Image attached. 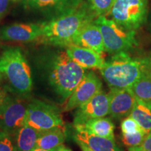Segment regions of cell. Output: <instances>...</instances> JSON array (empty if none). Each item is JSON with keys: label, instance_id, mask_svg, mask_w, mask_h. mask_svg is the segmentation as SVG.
<instances>
[{"label": "cell", "instance_id": "cell-14", "mask_svg": "<svg viewBox=\"0 0 151 151\" xmlns=\"http://www.w3.org/2000/svg\"><path fill=\"white\" fill-rule=\"evenodd\" d=\"M66 52L71 60L86 69H100L106 62L102 55L85 47L71 45L67 47Z\"/></svg>", "mask_w": 151, "mask_h": 151}, {"label": "cell", "instance_id": "cell-29", "mask_svg": "<svg viewBox=\"0 0 151 151\" xmlns=\"http://www.w3.org/2000/svg\"><path fill=\"white\" fill-rule=\"evenodd\" d=\"M60 147H59V148L52 149V150H44V149H41V148H34L33 150H32L31 151H58V149L60 148Z\"/></svg>", "mask_w": 151, "mask_h": 151}, {"label": "cell", "instance_id": "cell-15", "mask_svg": "<svg viewBox=\"0 0 151 151\" xmlns=\"http://www.w3.org/2000/svg\"><path fill=\"white\" fill-rule=\"evenodd\" d=\"M76 143H82L93 151H122L114 140L92 134L85 131H76L73 135Z\"/></svg>", "mask_w": 151, "mask_h": 151}, {"label": "cell", "instance_id": "cell-3", "mask_svg": "<svg viewBox=\"0 0 151 151\" xmlns=\"http://www.w3.org/2000/svg\"><path fill=\"white\" fill-rule=\"evenodd\" d=\"M86 69L72 60L66 51H60L52 60L49 81L55 92L67 99L86 74Z\"/></svg>", "mask_w": 151, "mask_h": 151}, {"label": "cell", "instance_id": "cell-20", "mask_svg": "<svg viewBox=\"0 0 151 151\" xmlns=\"http://www.w3.org/2000/svg\"><path fill=\"white\" fill-rule=\"evenodd\" d=\"M78 0H26L27 8L50 11L52 16L71 6Z\"/></svg>", "mask_w": 151, "mask_h": 151}, {"label": "cell", "instance_id": "cell-2", "mask_svg": "<svg viewBox=\"0 0 151 151\" xmlns=\"http://www.w3.org/2000/svg\"><path fill=\"white\" fill-rule=\"evenodd\" d=\"M99 70L110 88H130L139 79L151 73L149 61L132 58L126 52L113 55Z\"/></svg>", "mask_w": 151, "mask_h": 151}, {"label": "cell", "instance_id": "cell-12", "mask_svg": "<svg viewBox=\"0 0 151 151\" xmlns=\"http://www.w3.org/2000/svg\"><path fill=\"white\" fill-rule=\"evenodd\" d=\"M43 24L22 23L6 26L1 29L4 40L28 42L38 39L42 35Z\"/></svg>", "mask_w": 151, "mask_h": 151}, {"label": "cell", "instance_id": "cell-24", "mask_svg": "<svg viewBox=\"0 0 151 151\" xmlns=\"http://www.w3.org/2000/svg\"><path fill=\"white\" fill-rule=\"evenodd\" d=\"M0 151H18L12 136L0 129Z\"/></svg>", "mask_w": 151, "mask_h": 151}, {"label": "cell", "instance_id": "cell-23", "mask_svg": "<svg viewBox=\"0 0 151 151\" xmlns=\"http://www.w3.org/2000/svg\"><path fill=\"white\" fill-rule=\"evenodd\" d=\"M148 133L144 130H140L132 134H121L122 141L128 148L140 145Z\"/></svg>", "mask_w": 151, "mask_h": 151}, {"label": "cell", "instance_id": "cell-16", "mask_svg": "<svg viewBox=\"0 0 151 151\" xmlns=\"http://www.w3.org/2000/svg\"><path fill=\"white\" fill-rule=\"evenodd\" d=\"M76 131H85L92 134L114 140L115 126L109 118L103 117L88 120L83 125L75 127Z\"/></svg>", "mask_w": 151, "mask_h": 151}, {"label": "cell", "instance_id": "cell-11", "mask_svg": "<svg viewBox=\"0 0 151 151\" xmlns=\"http://www.w3.org/2000/svg\"><path fill=\"white\" fill-rule=\"evenodd\" d=\"M109 115L114 119H121L129 116L137 97L129 88H110Z\"/></svg>", "mask_w": 151, "mask_h": 151}, {"label": "cell", "instance_id": "cell-31", "mask_svg": "<svg viewBox=\"0 0 151 151\" xmlns=\"http://www.w3.org/2000/svg\"><path fill=\"white\" fill-rule=\"evenodd\" d=\"M2 97H1V94H0V104H1V101H2Z\"/></svg>", "mask_w": 151, "mask_h": 151}, {"label": "cell", "instance_id": "cell-26", "mask_svg": "<svg viewBox=\"0 0 151 151\" xmlns=\"http://www.w3.org/2000/svg\"><path fill=\"white\" fill-rule=\"evenodd\" d=\"M129 151H151V131L147 134L140 145L129 148Z\"/></svg>", "mask_w": 151, "mask_h": 151}, {"label": "cell", "instance_id": "cell-33", "mask_svg": "<svg viewBox=\"0 0 151 151\" xmlns=\"http://www.w3.org/2000/svg\"><path fill=\"white\" fill-rule=\"evenodd\" d=\"M1 73L0 72V80H1Z\"/></svg>", "mask_w": 151, "mask_h": 151}, {"label": "cell", "instance_id": "cell-21", "mask_svg": "<svg viewBox=\"0 0 151 151\" xmlns=\"http://www.w3.org/2000/svg\"><path fill=\"white\" fill-rule=\"evenodd\" d=\"M130 89L137 99L151 102V73L139 79Z\"/></svg>", "mask_w": 151, "mask_h": 151}, {"label": "cell", "instance_id": "cell-7", "mask_svg": "<svg viewBox=\"0 0 151 151\" xmlns=\"http://www.w3.org/2000/svg\"><path fill=\"white\" fill-rule=\"evenodd\" d=\"M25 124L39 131L55 127H63L61 113L56 106L40 100H33L28 104Z\"/></svg>", "mask_w": 151, "mask_h": 151}, {"label": "cell", "instance_id": "cell-32", "mask_svg": "<svg viewBox=\"0 0 151 151\" xmlns=\"http://www.w3.org/2000/svg\"><path fill=\"white\" fill-rule=\"evenodd\" d=\"M149 65H150V71H151V60L149 61Z\"/></svg>", "mask_w": 151, "mask_h": 151}, {"label": "cell", "instance_id": "cell-17", "mask_svg": "<svg viewBox=\"0 0 151 151\" xmlns=\"http://www.w3.org/2000/svg\"><path fill=\"white\" fill-rule=\"evenodd\" d=\"M66 139L65 129L63 127H55L41 131L35 148L44 150H52L59 148Z\"/></svg>", "mask_w": 151, "mask_h": 151}, {"label": "cell", "instance_id": "cell-13", "mask_svg": "<svg viewBox=\"0 0 151 151\" xmlns=\"http://www.w3.org/2000/svg\"><path fill=\"white\" fill-rule=\"evenodd\" d=\"M73 45L85 47L102 55L105 51L100 29L92 21L85 25L73 39Z\"/></svg>", "mask_w": 151, "mask_h": 151}, {"label": "cell", "instance_id": "cell-4", "mask_svg": "<svg viewBox=\"0 0 151 151\" xmlns=\"http://www.w3.org/2000/svg\"><path fill=\"white\" fill-rule=\"evenodd\" d=\"M0 72L5 75L18 93L27 94L31 91L32 87L31 70L19 48L6 49L0 55Z\"/></svg>", "mask_w": 151, "mask_h": 151}, {"label": "cell", "instance_id": "cell-28", "mask_svg": "<svg viewBox=\"0 0 151 151\" xmlns=\"http://www.w3.org/2000/svg\"><path fill=\"white\" fill-rule=\"evenodd\" d=\"M77 144L79 146L81 147V148L82 149L83 151H93L92 150H91L90 148H88V146H86V145L83 144L82 143H77Z\"/></svg>", "mask_w": 151, "mask_h": 151}, {"label": "cell", "instance_id": "cell-5", "mask_svg": "<svg viewBox=\"0 0 151 151\" xmlns=\"http://www.w3.org/2000/svg\"><path fill=\"white\" fill-rule=\"evenodd\" d=\"M94 22L99 28L105 51L109 53L127 52L137 44L134 30L124 29L105 16L97 17Z\"/></svg>", "mask_w": 151, "mask_h": 151}, {"label": "cell", "instance_id": "cell-1", "mask_svg": "<svg viewBox=\"0 0 151 151\" xmlns=\"http://www.w3.org/2000/svg\"><path fill=\"white\" fill-rule=\"evenodd\" d=\"M97 17L89 4L78 0L43 22L42 35L38 39L43 43L56 46H70L81 29Z\"/></svg>", "mask_w": 151, "mask_h": 151}, {"label": "cell", "instance_id": "cell-30", "mask_svg": "<svg viewBox=\"0 0 151 151\" xmlns=\"http://www.w3.org/2000/svg\"><path fill=\"white\" fill-rule=\"evenodd\" d=\"M58 151H72V150H71L70 149L66 148V147L64 146L63 145H62V146L60 147V148L58 149Z\"/></svg>", "mask_w": 151, "mask_h": 151}, {"label": "cell", "instance_id": "cell-22", "mask_svg": "<svg viewBox=\"0 0 151 151\" xmlns=\"http://www.w3.org/2000/svg\"><path fill=\"white\" fill-rule=\"evenodd\" d=\"M116 0H89V4L97 16H109Z\"/></svg>", "mask_w": 151, "mask_h": 151}, {"label": "cell", "instance_id": "cell-18", "mask_svg": "<svg viewBox=\"0 0 151 151\" xmlns=\"http://www.w3.org/2000/svg\"><path fill=\"white\" fill-rule=\"evenodd\" d=\"M40 132L27 124H24L14 137L17 150L31 151L35 148Z\"/></svg>", "mask_w": 151, "mask_h": 151}, {"label": "cell", "instance_id": "cell-10", "mask_svg": "<svg viewBox=\"0 0 151 151\" xmlns=\"http://www.w3.org/2000/svg\"><path fill=\"white\" fill-rule=\"evenodd\" d=\"M101 88L102 83L99 77L93 72L87 73L67 99L64 111L78 108L101 91Z\"/></svg>", "mask_w": 151, "mask_h": 151}, {"label": "cell", "instance_id": "cell-25", "mask_svg": "<svg viewBox=\"0 0 151 151\" xmlns=\"http://www.w3.org/2000/svg\"><path fill=\"white\" fill-rule=\"evenodd\" d=\"M120 127L122 134H132L143 129L139 123L130 116L124 118Z\"/></svg>", "mask_w": 151, "mask_h": 151}, {"label": "cell", "instance_id": "cell-9", "mask_svg": "<svg viewBox=\"0 0 151 151\" xmlns=\"http://www.w3.org/2000/svg\"><path fill=\"white\" fill-rule=\"evenodd\" d=\"M109 113V94L101 90L77 108L74 114L73 125L74 127L83 125L92 119L106 117L108 116Z\"/></svg>", "mask_w": 151, "mask_h": 151}, {"label": "cell", "instance_id": "cell-27", "mask_svg": "<svg viewBox=\"0 0 151 151\" xmlns=\"http://www.w3.org/2000/svg\"><path fill=\"white\" fill-rule=\"evenodd\" d=\"M11 0H0V19L5 14Z\"/></svg>", "mask_w": 151, "mask_h": 151}, {"label": "cell", "instance_id": "cell-6", "mask_svg": "<svg viewBox=\"0 0 151 151\" xmlns=\"http://www.w3.org/2000/svg\"><path fill=\"white\" fill-rule=\"evenodd\" d=\"M148 9V0H116L109 15L122 27L135 31L146 21Z\"/></svg>", "mask_w": 151, "mask_h": 151}, {"label": "cell", "instance_id": "cell-19", "mask_svg": "<svg viewBox=\"0 0 151 151\" xmlns=\"http://www.w3.org/2000/svg\"><path fill=\"white\" fill-rule=\"evenodd\" d=\"M129 116L146 133L151 131V102L137 99Z\"/></svg>", "mask_w": 151, "mask_h": 151}, {"label": "cell", "instance_id": "cell-8", "mask_svg": "<svg viewBox=\"0 0 151 151\" xmlns=\"http://www.w3.org/2000/svg\"><path fill=\"white\" fill-rule=\"evenodd\" d=\"M27 105L18 98L3 99L0 104V129L14 137L25 124Z\"/></svg>", "mask_w": 151, "mask_h": 151}]
</instances>
